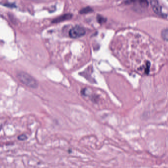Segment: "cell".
<instances>
[{"mask_svg": "<svg viewBox=\"0 0 168 168\" xmlns=\"http://www.w3.org/2000/svg\"><path fill=\"white\" fill-rule=\"evenodd\" d=\"M151 7L154 12L159 15H163L162 12V8L158 0H150Z\"/></svg>", "mask_w": 168, "mask_h": 168, "instance_id": "7a4b0ae2", "label": "cell"}, {"mask_svg": "<svg viewBox=\"0 0 168 168\" xmlns=\"http://www.w3.org/2000/svg\"><path fill=\"white\" fill-rule=\"evenodd\" d=\"M84 32V29L81 28L76 27V28L72 30L70 32V34L72 37H77L83 35Z\"/></svg>", "mask_w": 168, "mask_h": 168, "instance_id": "3957f363", "label": "cell"}, {"mask_svg": "<svg viewBox=\"0 0 168 168\" xmlns=\"http://www.w3.org/2000/svg\"><path fill=\"white\" fill-rule=\"evenodd\" d=\"M150 62H147V64H146V67L145 68V72L146 73V74H149V72H150Z\"/></svg>", "mask_w": 168, "mask_h": 168, "instance_id": "8992f818", "label": "cell"}, {"mask_svg": "<svg viewBox=\"0 0 168 168\" xmlns=\"http://www.w3.org/2000/svg\"><path fill=\"white\" fill-rule=\"evenodd\" d=\"M18 139L19 141H25L27 140V137L25 134H22V135H20L18 137Z\"/></svg>", "mask_w": 168, "mask_h": 168, "instance_id": "5b68a950", "label": "cell"}, {"mask_svg": "<svg viewBox=\"0 0 168 168\" xmlns=\"http://www.w3.org/2000/svg\"><path fill=\"white\" fill-rule=\"evenodd\" d=\"M17 77L20 82L26 86L34 89L38 86V82L37 80L33 76L26 72H19L17 74Z\"/></svg>", "mask_w": 168, "mask_h": 168, "instance_id": "6da1fadb", "label": "cell"}, {"mask_svg": "<svg viewBox=\"0 0 168 168\" xmlns=\"http://www.w3.org/2000/svg\"><path fill=\"white\" fill-rule=\"evenodd\" d=\"M161 36L165 41L168 42V29H164L162 31Z\"/></svg>", "mask_w": 168, "mask_h": 168, "instance_id": "277c9868", "label": "cell"}]
</instances>
